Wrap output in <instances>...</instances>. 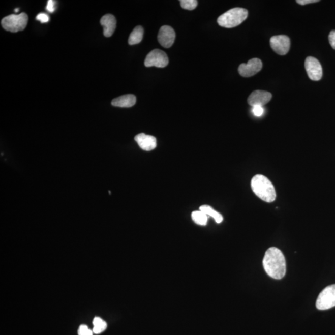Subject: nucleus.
<instances>
[{"label":"nucleus","mask_w":335,"mask_h":335,"mask_svg":"<svg viewBox=\"0 0 335 335\" xmlns=\"http://www.w3.org/2000/svg\"><path fill=\"white\" fill-rule=\"evenodd\" d=\"M263 264L267 275L275 280H281L286 275V259L283 252L278 248L271 247L267 250Z\"/></svg>","instance_id":"f257e3e1"},{"label":"nucleus","mask_w":335,"mask_h":335,"mask_svg":"<svg viewBox=\"0 0 335 335\" xmlns=\"http://www.w3.org/2000/svg\"><path fill=\"white\" fill-rule=\"evenodd\" d=\"M251 187L256 196L264 202H274L277 198L274 186L268 178L261 174H257L253 177Z\"/></svg>","instance_id":"f03ea898"},{"label":"nucleus","mask_w":335,"mask_h":335,"mask_svg":"<svg viewBox=\"0 0 335 335\" xmlns=\"http://www.w3.org/2000/svg\"><path fill=\"white\" fill-rule=\"evenodd\" d=\"M248 11L242 8H232L219 16V26L225 28H233L239 26L247 18Z\"/></svg>","instance_id":"7ed1b4c3"},{"label":"nucleus","mask_w":335,"mask_h":335,"mask_svg":"<svg viewBox=\"0 0 335 335\" xmlns=\"http://www.w3.org/2000/svg\"><path fill=\"white\" fill-rule=\"evenodd\" d=\"M28 21V16L26 13L19 15H11L5 17L2 21V26L4 29L12 33H17L26 28Z\"/></svg>","instance_id":"20e7f679"},{"label":"nucleus","mask_w":335,"mask_h":335,"mask_svg":"<svg viewBox=\"0 0 335 335\" xmlns=\"http://www.w3.org/2000/svg\"><path fill=\"white\" fill-rule=\"evenodd\" d=\"M335 306V284L326 287L317 298L316 308L325 311Z\"/></svg>","instance_id":"39448f33"},{"label":"nucleus","mask_w":335,"mask_h":335,"mask_svg":"<svg viewBox=\"0 0 335 335\" xmlns=\"http://www.w3.org/2000/svg\"><path fill=\"white\" fill-rule=\"evenodd\" d=\"M168 63L167 55L159 49H155L149 53L144 63L145 67H156L158 68H164L168 66Z\"/></svg>","instance_id":"423d86ee"},{"label":"nucleus","mask_w":335,"mask_h":335,"mask_svg":"<svg viewBox=\"0 0 335 335\" xmlns=\"http://www.w3.org/2000/svg\"><path fill=\"white\" fill-rule=\"evenodd\" d=\"M305 68L307 74L311 80L317 81L322 79V67L317 58L312 57H307L305 61Z\"/></svg>","instance_id":"0eeeda50"},{"label":"nucleus","mask_w":335,"mask_h":335,"mask_svg":"<svg viewBox=\"0 0 335 335\" xmlns=\"http://www.w3.org/2000/svg\"><path fill=\"white\" fill-rule=\"evenodd\" d=\"M270 45L276 53L280 55H284L289 52L291 41L286 36H275L270 39Z\"/></svg>","instance_id":"6e6552de"},{"label":"nucleus","mask_w":335,"mask_h":335,"mask_svg":"<svg viewBox=\"0 0 335 335\" xmlns=\"http://www.w3.org/2000/svg\"><path fill=\"white\" fill-rule=\"evenodd\" d=\"M263 68V63L260 59H251L247 64H241L238 67L239 74L243 77H250L255 75Z\"/></svg>","instance_id":"1a4fd4ad"},{"label":"nucleus","mask_w":335,"mask_h":335,"mask_svg":"<svg viewBox=\"0 0 335 335\" xmlns=\"http://www.w3.org/2000/svg\"><path fill=\"white\" fill-rule=\"evenodd\" d=\"M175 37L176 34L172 27L163 26L159 31L158 41L163 47L170 48L173 46Z\"/></svg>","instance_id":"9d476101"},{"label":"nucleus","mask_w":335,"mask_h":335,"mask_svg":"<svg viewBox=\"0 0 335 335\" xmlns=\"http://www.w3.org/2000/svg\"><path fill=\"white\" fill-rule=\"evenodd\" d=\"M272 95L268 92L257 90L252 93L248 98L249 105L255 106H263L271 101Z\"/></svg>","instance_id":"9b49d317"},{"label":"nucleus","mask_w":335,"mask_h":335,"mask_svg":"<svg viewBox=\"0 0 335 335\" xmlns=\"http://www.w3.org/2000/svg\"><path fill=\"white\" fill-rule=\"evenodd\" d=\"M135 140L140 148L145 151H151L157 147L156 138L143 133L138 134Z\"/></svg>","instance_id":"f8f14e48"},{"label":"nucleus","mask_w":335,"mask_h":335,"mask_svg":"<svg viewBox=\"0 0 335 335\" xmlns=\"http://www.w3.org/2000/svg\"><path fill=\"white\" fill-rule=\"evenodd\" d=\"M100 23L103 27V33L105 37H111L116 27V19L115 17L111 14H108L102 17Z\"/></svg>","instance_id":"ddd939ff"},{"label":"nucleus","mask_w":335,"mask_h":335,"mask_svg":"<svg viewBox=\"0 0 335 335\" xmlns=\"http://www.w3.org/2000/svg\"><path fill=\"white\" fill-rule=\"evenodd\" d=\"M136 97L134 95H126L115 98L112 101V106L119 108H131L136 105Z\"/></svg>","instance_id":"4468645a"},{"label":"nucleus","mask_w":335,"mask_h":335,"mask_svg":"<svg viewBox=\"0 0 335 335\" xmlns=\"http://www.w3.org/2000/svg\"><path fill=\"white\" fill-rule=\"evenodd\" d=\"M143 29L142 26H137L132 31L129 38V45H136L139 44L142 41L143 36Z\"/></svg>","instance_id":"2eb2a0df"},{"label":"nucleus","mask_w":335,"mask_h":335,"mask_svg":"<svg viewBox=\"0 0 335 335\" xmlns=\"http://www.w3.org/2000/svg\"><path fill=\"white\" fill-rule=\"evenodd\" d=\"M199 210L204 212L207 216L212 217L218 224H220L223 221V216L220 213L217 212L212 207L207 205H203L200 207Z\"/></svg>","instance_id":"dca6fc26"},{"label":"nucleus","mask_w":335,"mask_h":335,"mask_svg":"<svg viewBox=\"0 0 335 335\" xmlns=\"http://www.w3.org/2000/svg\"><path fill=\"white\" fill-rule=\"evenodd\" d=\"M191 217L193 221L197 224L205 225L207 223L208 216L201 210L194 211Z\"/></svg>","instance_id":"f3484780"},{"label":"nucleus","mask_w":335,"mask_h":335,"mask_svg":"<svg viewBox=\"0 0 335 335\" xmlns=\"http://www.w3.org/2000/svg\"><path fill=\"white\" fill-rule=\"evenodd\" d=\"M94 328L93 332L95 334H100L105 331L107 328V323L105 321L100 317H95L94 320Z\"/></svg>","instance_id":"a211bd4d"},{"label":"nucleus","mask_w":335,"mask_h":335,"mask_svg":"<svg viewBox=\"0 0 335 335\" xmlns=\"http://www.w3.org/2000/svg\"><path fill=\"white\" fill-rule=\"evenodd\" d=\"M180 4L185 10H193L198 6V2L196 0H181Z\"/></svg>","instance_id":"6ab92c4d"},{"label":"nucleus","mask_w":335,"mask_h":335,"mask_svg":"<svg viewBox=\"0 0 335 335\" xmlns=\"http://www.w3.org/2000/svg\"><path fill=\"white\" fill-rule=\"evenodd\" d=\"M264 108L263 106L253 107L252 112L256 117H261L264 114Z\"/></svg>","instance_id":"aec40b11"},{"label":"nucleus","mask_w":335,"mask_h":335,"mask_svg":"<svg viewBox=\"0 0 335 335\" xmlns=\"http://www.w3.org/2000/svg\"><path fill=\"white\" fill-rule=\"evenodd\" d=\"M36 19L42 23H46L49 21V16L46 13H40L36 17Z\"/></svg>","instance_id":"412c9836"},{"label":"nucleus","mask_w":335,"mask_h":335,"mask_svg":"<svg viewBox=\"0 0 335 335\" xmlns=\"http://www.w3.org/2000/svg\"><path fill=\"white\" fill-rule=\"evenodd\" d=\"M46 9L49 13H53L55 10V2L49 0L47 2Z\"/></svg>","instance_id":"4be33fe9"},{"label":"nucleus","mask_w":335,"mask_h":335,"mask_svg":"<svg viewBox=\"0 0 335 335\" xmlns=\"http://www.w3.org/2000/svg\"><path fill=\"white\" fill-rule=\"evenodd\" d=\"M328 39L331 47L335 50V30L330 32L328 36Z\"/></svg>","instance_id":"5701e85b"},{"label":"nucleus","mask_w":335,"mask_h":335,"mask_svg":"<svg viewBox=\"0 0 335 335\" xmlns=\"http://www.w3.org/2000/svg\"><path fill=\"white\" fill-rule=\"evenodd\" d=\"M319 0H297L298 4L301 5H306L308 4H314V3L319 2Z\"/></svg>","instance_id":"b1692460"},{"label":"nucleus","mask_w":335,"mask_h":335,"mask_svg":"<svg viewBox=\"0 0 335 335\" xmlns=\"http://www.w3.org/2000/svg\"><path fill=\"white\" fill-rule=\"evenodd\" d=\"M89 330L88 326L86 325H82L80 326L78 331V335H84L86 332Z\"/></svg>","instance_id":"393cba45"},{"label":"nucleus","mask_w":335,"mask_h":335,"mask_svg":"<svg viewBox=\"0 0 335 335\" xmlns=\"http://www.w3.org/2000/svg\"><path fill=\"white\" fill-rule=\"evenodd\" d=\"M84 335H93V331L90 330L89 329L88 331L86 332V333Z\"/></svg>","instance_id":"a878e982"},{"label":"nucleus","mask_w":335,"mask_h":335,"mask_svg":"<svg viewBox=\"0 0 335 335\" xmlns=\"http://www.w3.org/2000/svg\"><path fill=\"white\" fill-rule=\"evenodd\" d=\"M15 11L16 13L18 12V11H19L18 8H17V9H15Z\"/></svg>","instance_id":"bb28decb"}]
</instances>
